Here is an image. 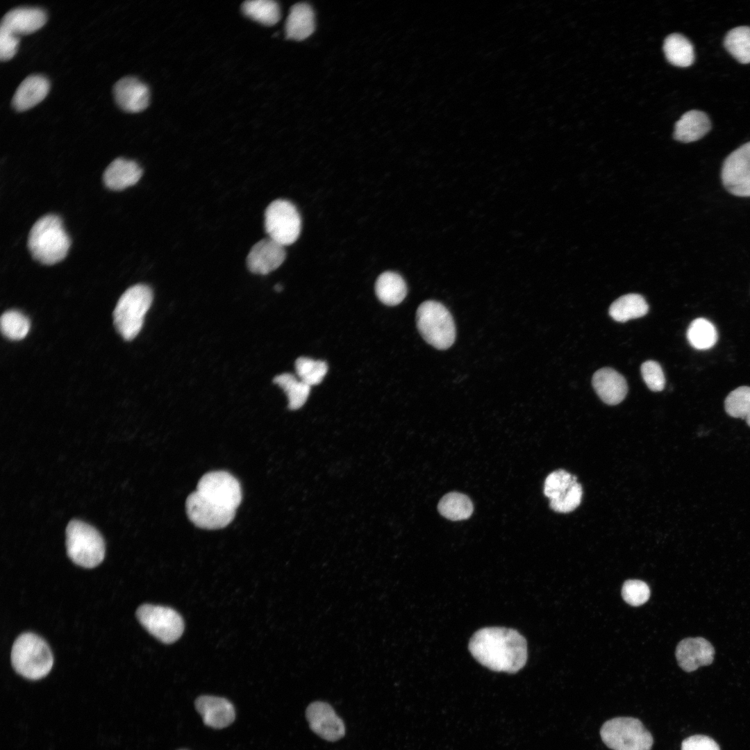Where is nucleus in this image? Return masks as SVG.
<instances>
[{"instance_id":"nucleus-28","label":"nucleus","mask_w":750,"mask_h":750,"mask_svg":"<svg viewBox=\"0 0 750 750\" xmlns=\"http://www.w3.org/2000/svg\"><path fill=\"white\" fill-rule=\"evenodd\" d=\"M273 381L285 392L288 399V408L290 410L299 409L306 402L310 392V386L298 380L294 375L283 373L275 376Z\"/></svg>"},{"instance_id":"nucleus-14","label":"nucleus","mask_w":750,"mask_h":750,"mask_svg":"<svg viewBox=\"0 0 750 750\" xmlns=\"http://www.w3.org/2000/svg\"><path fill=\"white\" fill-rule=\"evenodd\" d=\"M285 257L284 246L267 238L252 247L247 258V265L252 273L266 275L278 268Z\"/></svg>"},{"instance_id":"nucleus-39","label":"nucleus","mask_w":750,"mask_h":750,"mask_svg":"<svg viewBox=\"0 0 750 750\" xmlns=\"http://www.w3.org/2000/svg\"><path fill=\"white\" fill-rule=\"evenodd\" d=\"M19 38L8 30L0 26V58L10 59L16 53Z\"/></svg>"},{"instance_id":"nucleus-42","label":"nucleus","mask_w":750,"mask_h":750,"mask_svg":"<svg viewBox=\"0 0 750 750\" xmlns=\"http://www.w3.org/2000/svg\"><path fill=\"white\" fill-rule=\"evenodd\" d=\"M745 419H746V421H747V424H748V425H749V426H750V412H749V415H748L747 416V417L745 418Z\"/></svg>"},{"instance_id":"nucleus-38","label":"nucleus","mask_w":750,"mask_h":750,"mask_svg":"<svg viewBox=\"0 0 750 750\" xmlns=\"http://www.w3.org/2000/svg\"><path fill=\"white\" fill-rule=\"evenodd\" d=\"M582 496V486L577 482L565 497L558 501H550L549 506L557 512H570L580 505Z\"/></svg>"},{"instance_id":"nucleus-12","label":"nucleus","mask_w":750,"mask_h":750,"mask_svg":"<svg viewBox=\"0 0 750 750\" xmlns=\"http://www.w3.org/2000/svg\"><path fill=\"white\" fill-rule=\"evenodd\" d=\"M722 181L731 194L750 197V142L731 153L722 168Z\"/></svg>"},{"instance_id":"nucleus-13","label":"nucleus","mask_w":750,"mask_h":750,"mask_svg":"<svg viewBox=\"0 0 750 750\" xmlns=\"http://www.w3.org/2000/svg\"><path fill=\"white\" fill-rule=\"evenodd\" d=\"M306 715L312 731L323 739L333 742L344 736V723L329 704L315 701L308 706Z\"/></svg>"},{"instance_id":"nucleus-10","label":"nucleus","mask_w":750,"mask_h":750,"mask_svg":"<svg viewBox=\"0 0 750 750\" xmlns=\"http://www.w3.org/2000/svg\"><path fill=\"white\" fill-rule=\"evenodd\" d=\"M197 491L216 503L235 510L242 498L239 481L225 471H213L205 474L199 481Z\"/></svg>"},{"instance_id":"nucleus-23","label":"nucleus","mask_w":750,"mask_h":750,"mask_svg":"<svg viewBox=\"0 0 750 750\" xmlns=\"http://www.w3.org/2000/svg\"><path fill=\"white\" fill-rule=\"evenodd\" d=\"M315 28V15L309 4L299 3L291 8L285 24L288 39L303 40L314 32Z\"/></svg>"},{"instance_id":"nucleus-4","label":"nucleus","mask_w":750,"mask_h":750,"mask_svg":"<svg viewBox=\"0 0 750 750\" xmlns=\"http://www.w3.org/2000/svg\"><path fill=\"white\" fill-rule=\"evenodd\" d=\"M152 301V290L144 284L135 285L122 294L114 310L113 320L116 330L125 340L138 335Z\"/></svg>"},{"instance_id":"nucleus-31","label":"nucleus","mask_w":750,"mask_h":750,"mask_svg":"<svg viewBox=\"0 0 750 750\" xmlns=\"http://www.w3.org/2000/svg\"><path fill=\"white\" fill-rule=\"evenodd\" d=\"M242 10L247 17L266 26L274 25L281 18L278 4L271 0L247 1Z\"/></svg>"},{"instance_id":"nucleus-9","label":"nucleus","mask_w":750,"mask_h":750,"mask_svg":"<svg viewBox=\"0 0 750 750\" xmlns=\"http://www.w3.org/2000/svg\"><path fill=\"white\" fill-rule=\"evenodd\" d=\"M136 616L143 627L163 643L176 641L184 630L181 616L169 607L143 604L138 608Z\"/></svg>"},{"instance_id":"nucleus-20","label":"nucleus","mask_w":750,"mask_h":750,"mask_svg":"<svg viewBox=\"0 0 750 750\" xmlns=\"http://www.w3.org/2000/svg\"><path fill=\"white\" fill-rule=\"evenodd\" d=\"M49 90V80L41 74L26 76L17 88L12 105L18 111L27 110L40 102Z\"/></svg>"},{"instance_id":"nucleus-5","label":"nucleus","mask_w":750,"mask_h":750,"mask_svg":"<svg viewBox=\"0 0 750 750\" xmlns=\"http://www.w3.org/2000/svg\"><path fill=\"white\" fill-rule=\"evenodd\" d=\"M417 326L424 340L438 349H447L454 342L456 327L448 309L435 301H426L418 307Z\"/></svg>"},{"instance_id":"nucleus-36","label":"nucleus","mask_w":750,"mask_h":750,"mask_svg":"<svg viewBox=\"0 0 750 750\" xmlns=\"http://www.w3.org/2000/svg\"><path fill=\"white\" fill-rule=\"evenodd\" d=\"M648 585L640 580H627L622 588L624 600L631 606H639L646 603L650 597Z\"/></svg>"},{"instance_id":"nucleus-25","label":"nucleus","mask_w":750,"mask_h":750,"mask_svg":"<svg viewBox=\"0 0 750 750\" xmlns=\"http://www.w3.org/2000/svg\"><path fill=\"white\" fill-rule=\"evenodd\" d=\"M649 305L638 294H627L616 299L610 306L609 315L615 321L625 322L645 315Z\"/></svg>"},{"instance_id":"nucleus-33","label":"nucleus","mask_w":750,"mask_h":750,"mask_svg":"<svg viewBox=\"0 0 750 750\" xmlns=\"http://www.w3.org/2000/svg\"><path fill=\"white\" fill-rule=\"evenodd\" d=\"M295 370L299 380L309 386L319 384L328 371L325 361L299 357L295 361Z\"/></svg>"},{"instance_id":"nucleus-11","label":"nucleus","mask_w":750,"mask_h":750,"mask_svg":"<svg viewBox=\"0 0 750 750\" xmlns=\"http://www.w3.org/2000/svg\"><path fill=\"white\" fill-rule=\"evenodd\" d=\"M185 508L189 519L196 526L207 530L226 527L235 515V510L222 506L197 490L187 497Z\"/></svg>"},{"instance_id":"nucleus-2","label":"nucleus","mask_w":750,"mask_h":750,"mask_svg":"<svg viewBox=\"0 0 750 750\" xmlns=\"http://www.w3.org/2000/svg\"><path fill=\"white\" fill-rule=\"evenodd\" d=\"M70 244L62 222L56 215H47L36 221L28 238V247L33 258L47 265L62 260Z\"/></svg>"},{"instance_id":"nucleus-3","label":"nucleus","mask_w":750,"mask_h":750,"mask_svg":"<svg viewBox=\"0 0 750 750\" xmlns=\"http://www.w3.org/2000/svg\"><path fill=\"white\" fill-rule=\"evenodd\" d=\"M11 663L21 676L38 680L49 674L53 659L49 646L42 638L32 633H24L13 643Z\"/></svg>"},{"instance_id":"nucleus-16","label":"nucleus","mask_w":750,"mask_h":750,"mask_svg":"<svg viewBox=\"0 0 750 750\" xmlns=\"http://www.w3.org/2000/svg\"><path fill=\"white\" fill-rule=\"evenodd\" d=\"M112 91L116 103L125 111L140 112L149 105V88L136 77L121 78L115 83Z\"/></svg>"},{"instance_id":"nucleus-24","label":"nucleus","mask_w":750,"mask_h":750,"mask_svg":"<svg viewBox=\"0 0 750 750\" xmlns=\"http://www.w3.org/2000/svg\"><path fill=\"white\" fill-rule=\"evenodd\" d=\"M375 292L378 299L385 305L396 306L405 299L407 286L403 278L394 272H385L377 278Z\"/></svg>"},{"instance_id":"nucleus-27","label":"nucleus","mask_w":750,"mask_h":750,"mask_svg":"<svg viewBox=\"0 0 750 750\" xmlns=\"http://www.w3.org/2000/svg\"><path fill=\"white\" fill-rule=\"evenodd\" d=\"M473 510L471 499L467 495L456 492L445 494L438 503L439 512L451 521L468 519Z\"/></svg>"},{"instance_id":"nucleus-21","label":"nucleus","mask_w":750,"mask_h":750,"mask_svg":"<svg viewBox=\"0 0 750 750\" xmlns=\"http://www.w3.org/2000/svg\"><path fill=\"white\" fill-rule=\"evenodd\" d=\"M142 175V169L137 162L118 158L107 167L103 179L108 188L112 190H122L135 185L140 179Z\"/></svg>"},{"instance_id":"nucleus-40","label":"nucleus","mask_w":750,"mask_h":750,"mask_svg":"<svg viewBox=\"0 0 750 750\" xmlns=\"http://www.w3.org/2000/svg\"><path fill=\"white\" fill-rule=\"evenodd\" d=\"M681 750H720L719 745L712 738L702 735L687 738L682 742Z\"/></svg>"},{"instance_id":"nucleus-30","label":"nucleus","mask_w":750,"mask_h":750,"mask_svg":"<svg viewBox=\"0 0 750 750\" xmlns=\"http://www.w3.org/2000/svg\"><path fill=\"white\" fill-rule=\"evenodd\" d=\"M690 345L699 350L712 348L717 342L718 335L714 324L707 319L700 317L693 320L687 331Z\"/></svg>"},{"instance_id":"nucleus-37","label":"nucleus","mask_w":750,"mask_h":750,"mask_svg":"<svg viewBox=\"0 0 750 750\" xmlns=\"http://www.w3.org/2000/svg\"><path fill=\"white\" fill-rule=\"evenodd\" d=\"M640 371L644 381L651 390L659 392L663 390L665 378L660 365L656 361L643 362Z\"/></svg>"},{"instance_id":"nucleus-8","label":"nucleus","mask_w":750,"mask_h":750,"mask_svg":"<svg viewBox=\"0 0 750 750\" xmlns=\"http://www.w3.org/2000/svg\"><path fill=\"white\" fill-rule=\"evenodd\" d=\"M265 228L269 238L284 247L295 242L301 230L296 206L285 199L272 201L265 212Z\"/></svg>"},{"instance_id":"nucleus-22","label":"nucleus","mask_w":750,"mask_h":750,"mask_svg":"<svg viewBox=\"0 0 750 750\" xmlns=\"http://www.w3.org/2000/svg\"><path fill=\"white\" fill-rule=\"evenodd\" d=\"M710 128L708 115L702 111L692 110L684 113L676 122L674 137L681 142H692L703 138Z\"/></svg>"},{"instance_id":"nucleus-19","label":"nucleus","mask_w":750,"mask_h":750,"mask_svg":"<svg viewBox=\"0 0 750 750\" xmlns=\"http://www.w3.org/2000/svg\"><path fill=\"white\" fill-rule=\"evenodd\" d=\"M47 21L46 12L38 7H17L8 10L2 17L0 26L16 35L32 33Z\"/></svg>"},{"instance_id":"nucleus-32","label":"nucleus","mask_w":750,"mask_h":750,"mask_svg":"<svg viewBox=\"0 0 750 750\" xmlns=\"http://www.w3.org/2000/svg\"><path fill=\"white\" fill-rule=\"evenodd\" d=\"M577 483V478L563 469L550 473L545 479L544 494L549 501H555L565 497Z\"/></svg>"},{"instance_id":"nucleus-35","label":"nucleus","mask_w":750,"mask_h":750,"mask_svg":"<svg viewBox=\"0 0 750 750\" xmlns=\"http://www.w3.org/2000/svg\"><path fill=\"white\" fill-rule=\"evenodd\" d=\"M724 408L732 417L746 418L750 412V387L740 386L731 391L725 399Z\"/></svg>"},{"instance_id":"nucleus-6","label":"nucleus","mask_w":750,"mask_h":750,"mask_svg":"<svg viewBox=\"0 0 750 750\" xmlns=\"http://www.w3.org/2000/svg\"><path fill=\"white\" fill-rule=\"evenodd\" d=\"M66 547L72 561L85 568L97 567L105 556V543L101 534L79 520H72L67 526Z\"/></svg>"},{"instance_id":"nucleus-41","label":"nucleus","mask_w":750,"mask_h":750,"mask_svg":"<svg viewBox=\"0 0 750 750\" xmlns=\"http://www.w3.org/2000/svg\"><path fill=\"white\" fill-rule=\"evenodd\" d=\"M274 290L278 292H281L283 290V286L281 284L278 283L274 286Z\"/></svg>"},{"instance_id":"nucleus-17","label":"nucleus","mask_w":750,"mask_h":750,"mask_svg":"<svg viewBox=\"0 0 750 750\" xmlns=\"http://www.w3.org/2000/svg\"><path fill=\"white\" fill-rule=\"evenodd\" d=\"M195 707L204 724L214 728H223L235 719V710L227 699L213 696H201L195 701Z\"/></svg>"},{"instance_id":"nucleus-1","label":"nucleus","mask_w":750,"mask_h":750,"mask_svg":"<svg viewBox=\"0 0 750 750\" xmlns=\"http://www.w3.org/2000/svg\"><path fill=\"white\" fill-rule=\"evenodd\" d=\"M474 658L490 670L515 673L527 660V643L516 630L486 627L477 631L469 642Z\"/></svg>"},{"instance_id":"nucleus-7","label":"nucleus","mask_w":750,"mask_h":750,"mask_svg":"<svg viewBox=\"0 0 750 750\" xmlns=\"http://www.w3.org/2000/svg\"><path fill=\"white\" fill-rule=\"evenodd\" d=\"M600 735L603 743L612 750H651L653 740L640 720L619 717L606 721Z\"/></svg>"},{"instance_id":"nucleus-26","label":"nucleus","mask_w":750,"mask_h":750,"mask_svg":"<svg viewBox=\"0 0 750 750\" xmlns=\"http://www.w3.org/2000/svg\"><path fill=\"white\" fill-rule=\"evenodd\" d=\"M663 50L667 60L672 65L686 67L694 60V47L690 41L679 33H673L666 38Z\"/></svg>"},{"instance_id":"nucleus-34","label":"nucleus","mask_w":750,"mask_h":750,"mask_svg":"<svg viewBox=\"0 0 750 750\" xmlns=\"http://www.w3.org/2000/svg\"><path fill=\"white\" fill-rule=\"evenodd\" d=\"M0 322L3 335L12 340L24 338L30 329L29 319L17 310L5 312L1 317Z\"/></svg>"},{"instance_id":"nucleus-18","label":"nucleus","mask_w":750,"mask_h":750,"mask_svg":"<svg viewBox=\"0 0 750 750\" xmlns=\"http://www.w3.org/2000/svg\"><path fill=\"white\" fill-rule=\"evenodd\" d=\"M592 383L599 398L608 405L619 403L627 394L626 379L612 368L604 367L597 370L593 375Z\"/></svg>"},{"instance_id":"nucleus-29","label":"nucleus","mask_w":750,"mask_h":750,"mask_svg":"<svg viewBox=\"0 0 750 750\" xmlns=\"http://www.w3.org/2000/svg\"><path fill=\"white\" fill-rule=\"evenodd\" d=\"M724 46L739 62L750 63V27L740 26L730 30L724 38Z\"/></svg>"},{"instance_id":"nucleus-15","label":"nucleus","mask_w":750,"mask_h":750,"mask_svg":"<svg viewBox=\"0 0 750 750\" xmlns=\"http://www.w3.org/2000/svg\"><path fill=\"white\" fill-rule=\"evenodd\" d=\"M675 655L680 667L687 672H692L712 662L715 649L703 638H688L679 642Z\"/></svg>"}]
</instances>
